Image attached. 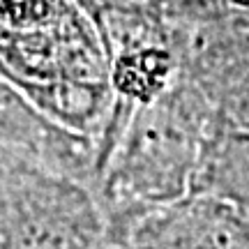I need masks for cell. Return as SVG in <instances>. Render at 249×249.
<instances>
[{
  "label": "cell",
  "instance_id": "obj_1",
  "mask_svg": "<svg viewBox=\"0 0 249 249\" xmlns=\"http://www.w3.org/2000/svg\"><path fill=\"white\" fill-rule=\"evenodd\" d=\"M95 233V208L79 187L28 169L5 176V249H86Z\"/></svg>",
  "mask_w": 249,
  "mask_h": 249
},
{
  "label": "cell",
  "instance_id": "obj_2",
  "mask_svg": "<svg viewBox=\"0 0 249 249\" xmlns=\"http://www.w3.org/2000/svg\"><path fill=\"white\" fill-rule=\"evenodd\" d=\"M194 166V136L171 104H155L141 116L127 150V178L139 194L169 196L182 189Z\"/></svg>",
  "mask_w": 249,
  "mask_h": 249
},
{
  "label": "cell",
  "instance_id": "obj_3",
  "mask_svg": "<svg viewBox=\"0 0 249 249\" xmlns=\"http://www.w3.org/2000/svg\"><path fill=\"white\" fill-rule=\"evenodd\" d=\"M201 185L249 214V134H233L210 155Z\"/></svg>",
  "mask_w": 249,
  "mask_h": 249
},
{
  "label": "cell",
  "instance_id": "obj_4",
  "mask_svg": "<svg viewBox=\"0 0 249 249\" xmlns=\"http://www.w3.org/2000/svg\"><path fill=\"white\" fill-rule=\"evenodd\" d=\"M171 74V55L161 49H134L113 65V86L120 95L141 102H152Z\"/></svg>",
  "mask_w": 249,
  "mask_h": 249
}]
</instances>
